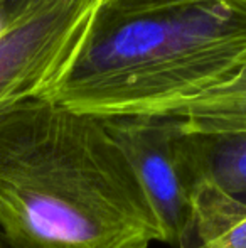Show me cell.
Returning <instances> with one entry per match:
<instances>
[{"mask_svg":"<svg viewBox=\"0 0 246 248\" xmlns=\"http://www.w3.org/2000/svg\"><path fill=\"white\" fill-rule=\"evenodd\" d=\"M9 248H148L160 225L103 118L46 98L0 108Z\"/></svg>","mask_w":246,"mask_h":248,"instance_id":"cell-1","label":"cell"},{"mask_svg":"<svg viewBox=\"0 0 246 248\" xmlns=\"http://www.w3.org/2000/svg\"><path fill=\"white\" fill-rule=\"evenodd\" d=\"M246 54V3L197 0L122 14L100 7L43 98L93 117L164 115L230 81Z\"/></svg>","mask_w":246,"mask_h":248,"instance_id":"cell-2","label":"cell"},{"mask_svg":"<svg viewBox=\"0 0 246 248\" xmlns=\"http://www.w3.org/2000/svg\"><path fill=\"white\" fill-rule=\"evenodd\" d=\"M103 124L130 162L157 216L162 243L179 248L189 232L199 189L182 118L125 115L106 117Z\"/></svg>","mask_w":246,"mask_h":248,"instance_id":"cell-3","label":"cell"},{"mask_svg":"<svg viewBox=\"0 0 246 248\" xmlns=\"http://www.w3.org/2000/svg\"><path fill=\"white\" fill-rule=\"evenodd\" d=\"M103 0H51L0 31V108L43 98L78 54Z\"/></svg>","mask_w":246,"mask_h":248,"instance_id":"cell-4","label":"cell"},{"mask_svg":"<svg viewBox=\"0 0 246 248\" xmlns=\"http://www.w3.org/2000/svg\"><path fill=\"white\" fill-rule=\"evenodd\" d=\"M186 134L199 187L207 184L246 204V134Z\"/></svg>","mask_w":246,"mask_h":248,"instance_id":"cell-5","label":"cell"},{"mask_svg":"<svg viewBox=\"0 0 246 248\" xmlns=\"http://www.w3.org/2000/svg\"><path fill=\"white\" fill-rule=\"evenodd\" d=\"M164 115L181 117L186 132L246 134V54L230 81Z\"/></svg>","mask_w":246,"mask_h":248,"instance_id":"cell-6","label":"cell"},{"mask_svg":"<svg viewBox=\"0 0 246 248\" xmlns=\"http://www.w3.org/2000/svg\"><path fill=\"white\" fill-rule=\"evenodd\" d=\"M179 248H246V204L203 184L194 198L189 232Z\"/></svg>","mask_w":246,"mask_h":248,"instance_id":"cell-7","label":"cell"},{"mask_svg":"<svg viewBox=\"0 0 246 248\" xmlns=\"http://www.w3.org/2000/svg\"><path fill=\"white\" fill-rule=\"evenodd\" d=\"M197 2V0H103L101 5L105 9L115 10L122 14H137L147 10L169 9V7L184 5V3Z\"/></svg>","mask_w":246,"mask_h":248,"instance_id":"cell-8","label":"cell"},{"mask_svg":"<svg viewBox=\"0 0 246 248\" xmlns=\"http://www.w3.org/2000/svg\"><path fill=\"white\" fill-rule=\"evenodd\" d=\"M47 2L51 0H0V31L46 5Z\"/></svg>","mask_w":246,"mask_h":248,"instance_id":"cell-9","label":"cell"},{"mask_svg":"<svg viewBox=\"0 0 246 248\" xmlns=\"http://www.w3.org/2000/svg\"><path fill=\"white\" fill-rule=\"evenodd\" d=\"M0 248H9V247H7V242H5V238H3L2 233H0Z\"/></svg>","mask_w":246,"mask_h":248,"instance_id":"cell-10","label":"cell"},{"mask_svg":"<svg viewBox=\"0 0 246 248\" xmlns=\"http://www.w3.org/2000/svg\"><path fill=\"white\" fill-rule=\"evenodd\" d=\"M241 2H245V3H246V0H241Z\"/></svg>","mask_w":246,"mask_h":248,"instance_id":"cell-11","label":"cell"}]
</instances>
